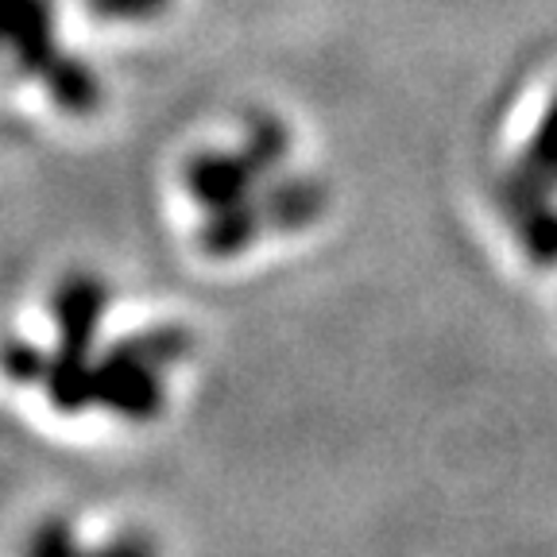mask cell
<instances>
[{
    "label": "cell",
    "mask_w": 557,
    "mask_h": 557,
    "mask_svg": "<svg viewBox=\"0 0 557 557\" xmlns=\"http://www.w3.org/2000/svg\"><path fill=\"white\" fill-rule=\"evenodd\" d=\"M109 310V287L97 275H70L54 290V352L47 360V399L62 414L94 407V348Z\"/></svg>",
    "instance_id": "cell-1"
},
{
    "label": "cell",
    "mask_w": 557,
    "mask_h": 557,
    "mask_svg": "<svg viewBox=\"0 0 557 557\" xmlns=\"http://www.w3.org/2000/svg\"><path fill=\"white\" fill-rule=\"evenodd\" d=\"M94 407L128 422H151L163 414V368L139 357L128 337L94 360Z\"/></svg>",
    "instance_id": "cell-2"
},
{
    "label": "cell",
    "mask_w": 557,
    "mask_h": 557,
    "mask_svg": "<svg viewBox=\"0 0 557 557\" xmlns=\"http://www.w3.org/2000/svg\"><path fill=\"white\" fill-rule=\"evenodd\" d=\"M271 178V171L252 156L248 148L240 151H201L186 166V190L206 213L244 206V201L260 198V183Z\"/></svg>",
    "instance_id": "cell-3"
},
{
    "label": "cell",
    "mask_w": 557,
    "mask_h": 557,
    "mask_svg": "<svg viewBox=\"0 0 557 557\" xmlns=\"http://www.w3.org/2000/svg\"><path fill=\"white\" fill-rule=\"evenodd\" d=\"M263 213H268V225L278 233H298V228H310L313 221L322 218L325 186L318 178H306V174H278V183H271L260 194Z\"/></svg>",
    "instance_id": "cell-4"
},
{
    "label": "cell",
    "mask_w": 557,
    "mask_h": 557,
    "mask_svg": "<svg viewBox=\"0 0 557 557\" xmlns=\"http://www.w3.org/2000/svg\"><path fill=\"white\" fill-rule=\"evenodd\" d=\"M268 213H263V201L252 198L244 206L221 209V213H206V225L198 228V244L209 260H233V256L248 252L260 233H268Z\"/></svg>",
    "instance_id": "cell-5"
},
{
    "label": "cell",
    "mask_w": 557,
    "mask_h": 557,
    "mask_svg": "<svg viewBox=\"0 0 557 557\" xmlns=\"http://www.w3.org/2000/svg\"><path fill=\"white\" fill-rule=\"evenodd\" d=\"M27 557H156V546L144 534H121V539L104 542L97 549L78 546L70 522L62 519H47L39 531L27 542Z\"/></svg>",
    "instance_id": "cell-6"
},
{
    "label": "cell",
    "mask_w": 557,
    "mask_h": 557,
    "mask_svg": "<svg viewBox=\"0 0 557 557\" xmlns=\"http://www.w3.org/2000/svg\"><path fill=\"white\" fill-rule=\"evenodd\" d=\"M47 360H51V352L35 348L32 341H9V345L0 348V364H4V372L20 383H44Z\"/></svg>",
    "instance_id": "cell-7"
}]
</instances>
